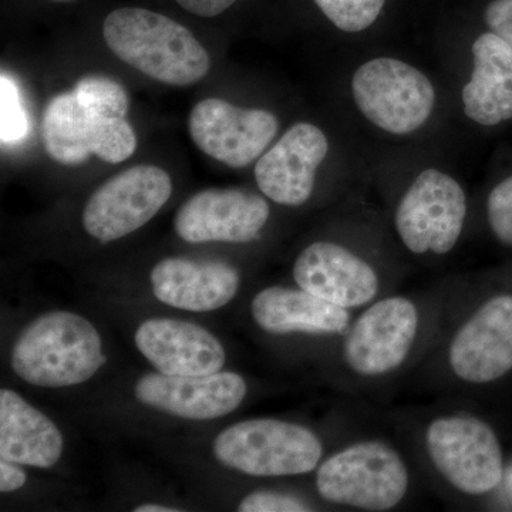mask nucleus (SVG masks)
Masks as SVG:
<instances>
[{"label":"nucleus","mask_w":512,"mask_h":512,"mask_svg":"<svg viewBox=\"0 0 512 512\" xmlns=\"http://www.w3.org/2000/svg\"><path fill=\"white\" fill-rule=\"evenodd\" d=\"M73 94L84 106L92 107L106 116L126 119L128 111L126 90L109 77H83L74 87Z\"/></svg>","instance_id":"nucleus-23"},{"label":"nucleus","mask_w":512,"mask_h":512,"mask_svg":"<svg viewBox=\"0 0 512 512\" xmlns=\"http://www.w3.org/2000/svg\"><path fill=\"white\" fill-rule=\"evenodd\" d=\"M170 175L156 165H136L96 190L83 211V227L100 242L133 234L170 200Z\"/></svg>","instance_id":"nucleus-9"},{"label":"nucleus","mask_w":512,"mask_h":512,"mask_svg":"<svg viewBox=\"0 0 512 512\" xmlns=\"http://www.w3.org/2000/svg\"><path fill=\"white\" fill-rule=\"evenodd\" d=\"M158 301L190 312L217 311L237 296L239 275L224 262L167 258L151 271Z\"/></svg>","instance_id":"nucleus-18"},{"label":"nucleus","mask_w":512,"mask_h":512,"mask_svg":"<svg viewBox=\"0 0 512 512\" xmlns=\"http://www.w3.org/2000/svg\"><path fill=\"white\" fill-rule=\"evenodd\" d=\"M293 278L299 288L346 309L366 305L379 292L375 269L333 242H315L303 249L293 265Z\"/></svg>","instance_id":"nucleus-16"},{"label":"nucleus","mask_w":512,"mask_h":512,"mask_svg":"<svg viewBox=\"0 0 512 512\" xmlns=\"http://www.w3.org/2000/svg\"><path fill=\"white\" fill-rule=\"evenodd\" d=\"M278 128V119L269 111L241 109L221 99L200 101L188 117L195 146L231 168L254 163L274 140Z\"/></svg>","instance_id":"nucleus-10"},{"label":"nucleus","mask_w":512,"mask_h":512,"mask_svg":"<svg viewBox=\"0 0 512 512\" xmlns=\"http://www.w3.org/2000/svg\"><path fill=\"white\" fill-rule=\"evenodd\" d=\"M103 36L128 66L170 86L201 82L211 69L207 50L190 30L151 10H114L104 20Z\"/></svg>","instance_id":"nucleus-1"},{"label":"nucleus","mask_w":512,"mask_h":512,"mask_svg":"<svg viewBox=\"0 0 512 512\" xmlns=\"http://www.w3.org/2000/svg\"><path fill=\"white\" fill-rule=\"evenodd\" d=\"M55 2H70V0H55Z\"/></svg>","instance_id":"nucleus-31"},{"label":"nucleus","mask_w":512,"mask_h":512,"mask_svg":"<svg viewBox=\"0 0 512 512\" xmlns=\"http://www.w3.org/2000/svg\"><path fill=\"white\" fill-rule=\"evenodd\" d=\"M237 0H177L181 8L201 16V18H214L231 8Z\"/></svg>","instance_id":"nucleus-28"},{"label":"nucleus","mask_w":512,"mask_h":512,"mask_svg":"<svg viewBox=\"0 0 512 512\" xmlns=\"http://www.w3.org/2000/svg\"><path fill=\"white\" fill-rule=\"evenodd\" d=\"M25 471L18 467V463L13 461L3 460L0 461V491L2 493H13L18 491L23 485L26 484Z\"/></svg>","instance_id":"nucleus-29"},{"label":"nucleus","mask_w":512,"mask_h":512,"mask_svg":"<svg viewBox=\"0 0 512 512\" xmlns=\"http://www.w3.org/2000/svg\"><path fill=\"white\" fill-rule=\"evenodd\" d=\"M103 343L89 320L72 312H50L20 333L12 350V367L33 386H76L106 365Z\"/></svg>","instance_id":"nucleus-2"},{"label":"nucleus","mask_w":512,"mask_h":512,"mask_svg":"<svg viewBox=\"0 0 512 512\" xmlns=\"http://www.w3.org/2000/svg\"><path fill=\"white\" fill-rule=\"evenodd\" d=\"M336 26L346 33L369 29L379 19L386 0H313Z\"/></svg>","instance_id":"nucleus-22"},{"label":"nucleus","mask_w":512,"mask_h":512,"mask_svg":"<svg viewBox=\"0 0 512 512\" xmlns=\"http://www.w3.org/2000/svg\"><path fill=\"white\" fill-rule=\"evenodd\" d=\"M323 500L363 511L384 512L402 503L409 471L396 450L382 441H362L328 458L316 474Z\"/></svg>","instance_id":"nucleus-4"},{"label":"nucleus","mask_w":512,"mask_h":512,"mask_svg":"<svg viewBox=\"0 0 512 512\" xmlns=\"http://www.w3.org/2000/svg\"><path fill=\"white\" fill-rule=\"evenodd\" d=\"M487 214L495 238L512 247V177L505 178L490 192Z\"/></svg>","instance_id":"nucleus-25"},{"label":"nucleus","mask_w":512,"mask_h":512,"mask_svg":"<svg viewBox=\"0 0 512 512\" xmlns=\"http://www.w3.org/2000/svg\"><path fill=\"white\" fill-rule=\"evenodd\" d=\"M448 362L458 379L484 384L512 370V296L490 299L458 329Z\"/></svg>","instance_id":"nucleus-13"},{"label":"nucleus","mask_w":512,"mask_h":512,"mask_svg":"<svg viewBox=\"0 0 512 512\" xmlns=\"http://www.w3.org/2000/svg\"><path fill=\"white\" fill-rule=\"evenodd\" d=\"M352 94L360 113L394 136H407L423 127L436 104L429 77L393 57L363 63L353 74Z\"/></svg>","instance_id":"nucleus-5"},{"label":"nucleus","mask_w":512,"mask_h":512,"mask_svg":"<svg viewBox=\"0 0 512 512\" xmlns=\"http://www.w3.org/2000/svg\"><path fill=\"white\" fill-rule=\"evenodd\" d=\"M417 330L419 312L410 299L393 296L376 302L356 320L346 336V363L360 376L393 372L409 356Z\"/></svg>","instance_id":"nucleus-11"},{"label":"nucleus","mask_w":512,"mask_h":512,"mask_svg":"<svg viewBox=\"0 0 512 512\" xmlns=\"http://www.w3.org/2000/svg\"><path fill=\"white\" fill-rule=\"evenodd\" d=\"M177 508H168L164 507V505L157 504H144L137 507L134 512H178Z\"/></svg>","instance_id":"nucleus-30"},{"label":"nucleus","mask_w":512,"mask_h":512,"mask_svg":"<svg viewBox=\"0 0 512 512\" xmlns=\"http://www.w3.org/2000/svg\"><path fill=\"white\" fill-rule=\"evenodd\" d=\"M485 22L512 49V0H493L485 9Z\"/></svg>","instance_id":"nucleus-27"},{"label":"nucleus","mask_w":512,"mask_h":512,"mask_svg":"<svg viewBox=\"0 0 512 512\" xmlns=\"http://www.w3.org/2000/svg\"><path fill=\"white\" fill-rule=\"evenodd\" d=\"M251 311L256 325L272 335H342L350 326L348 309L305 289L266 288L255 296Z\"/></svg>","instance_id":"nucleus-19"},{"label":"nucleus","mask_w":512,"mask_h":512,"mask_svg":"<svg viewBox=\"0 0 512 512\" xmlns=\"http://www.w3.org/2000/svg\"><path fill=\"white\" fill-rule=\"evenodd\" d=\"M328 153V137L319 127L295 124L259 157L256 184L276 204L299 207L311 198L316 171Z\"/></svg>","instance_id":"nucleus-14"},{"label":"nucleus","mask_w":512,"mask_h":512,"mask_svg":"<svg viewBox=\"0 0 512 512\" xmlns=\"http://www.w3.org/2000/svg\"><path fill=\"white\" fill-rule=\"evenodd\" d=\"M247 383L237 373L171 376L148 373L136 384L138 402L190 420L220 419L234 412L247 396Z\"/></svg>","instance_id":"nucleus-15"},{"label":"nucleus","mask_w":512,"mask_h":512,"mask_svg":"<svg viewBox=\"0 0 512 512\" xmlns=\"http://www.w3.org/2000/svg\"><path fill=\"white\" fill-rule=\"evenodd\" d=\"M474 67L464 86L463 109L468 119L493 127L512 119V49L494 32L478 36Z\"/></svg>","instance_id":"nucleus-20"},{"label":"nucleus","mask_w":512,"mask_h":512,"mask_svg":"<svg viewBox=\"0 0 512 512\" xmlns=\"http://www.w3.org/2000/svg\"><path fill=\"white\" fill-rule=\"evenodd\" d=\"M134 342L141 355L164 375H211L220 372L225 363L220 340L183 320H146L138 326Z\"/></svg>","instance_id":"nucleus-17"},{"label":"nucleus","mask_w":512,"mask_h":512,"mask_svg":"<svg viewBox=\"0 0 512 512\" xmlns=\"http://www.w3.org/2000/svg\"><path fill=\"white\" fill-rule=\"evenodd\" d=\"M212 450L225 467L248 476L285 477L315 470L323 446L315 433L299 424L254 419L222 431Z\"/></svg>","instance_id":"nucleus-3"},{"label":"nucleus","mask_w":512,"mask_h":512,"mask_svg":"<svg viewBox=\"0 0 512 512\" xmlns=\"http://www.w3.org/2000/svg\"><path fill=\"white\" fill-rule=\"evenodd\" d=\"M467 215L466 192L451 175L429 168L417 175L400 201L396 229L416 255L453 251Z\"/></svg>","instance_id":"nucleus-8"},{"label":"nucleus","mask_w":512,"mask_h":512,"mask_svg":"<svg viewBox=\"0 0 512 512\" xmlns=\"http://www.w3.org/2000/svg\"><path fill=\"white\" fill-rule=\"evenodd\" d=\"M63 453L56 424L12 390L0 392V457L13 463L52 468Z\"/></svg>","instance_id":"nucleus-21"},{"label":"nucleus","mask_w":512,"mask_h":512,"mask_svg":"<svg viewBox=\"0 0 512 512\" xmlns=\"http://www.w3.org/2000/svg\"><path fill=\"white\" fill-rule=\"evenodd\" d=\"M434 467L460 493L483 495L503 480L504 460L494 430L473 416L440 417L426 433Z\"/></svg>","instance_id":"nucleus-7"},{"label":"nucleus","mask_w":512,"mask_h":512,"mask_svg":"<svg viewBox=\"0 0 512 512\" xmlns=\"http://www.w3.org/2000/svg\"><path fill=\"white\" fill-rule=\"evenodd\" d=\"M271 210L265 198L252 192L205 190L185 202L174 220L178 237L190 244L254 241L269 220Z\"/></svg>","instance_id":"nucleus-12"},{"label":"nucleus","mask_w":512,"mask_h":512,"mask_svg":"<svg viewBox=\"0 0 512 512\" xmlns=\"http://www.w3.org/2000/svg\"><path fill=\"white\" fill-rule=\"evenodd\" d=\"M239 512H306L312 511L305 501L276 491H256L247 495L238 507Z\"/></svg>","instance_id":"nucleus-26"},{"label":"nucleus","mask_w":512,"mask_h":512,"mask_svg":"<svg viewBox=\"0 0 512 512\" xmlns=\"http://www.w3.org/2000/svg\"><path fill=\"white\" fill-rule=\"evenodd\" d=\"M42 136L47 154L63 165H80L90 156L110 164L123 163L137 147L136 134L126 119L84 106L73 92L49 101Z\"/></svg>","instance_id":"nucleus-6"},{"label":"nucleus","mask_w":512,"mask_h":512,"mask_svg":"<svg viewBox=\"0 0 512 512\" xmlns=\"http://www.w3.org/2000/svg\"><path fill=\"white\" fill-rule=\"evenodd\" d=\"M0 138L2 144H18L28 137L30 123L25 107H23L22 97H20L18 86L15 82L6 76L5 73L0 77Z\"/></svg>","instance_id":"nucleus-24"}]
</instances>
